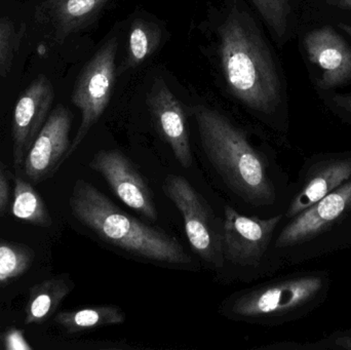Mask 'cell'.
Here are the masks:
<instances>
[{"instance_id": "obj_1", "label": "cell", "mask_w": 351, "mask_h": 350, "mask_svg": "<svg viewBox=\"0 0 351 350\" xmlns=\"http://www.w3.org/2000/svg\"><path fill=\"white\" fill-rule=\"evenodd\" d=\"M202 148L227 186L247 205L284 214L292 185L276 160L252 146L226 116L204 105L192 108Z\"/></svg>"}, {"instance_id": "obj_2", "label": "cell", "mask_w": 351, "mask_h": 350, "mask_svg": "<svg viewBox=\"0 0 351 350\" xmlns=\"http://www.w3.org/2000/svg\"><path fill=\"white\" fill-rule=\"evenodd\" d=\"M72 215L105 244L137 259L168 266H191L179 240L117 207L88 181H76L69 197Z\"/></svg>"}, {"instance_id": "obj_3", "label": "cell", "mask_w": 351, "mask_h": 350, "mask_svg": "<svg viewBox=\"0 0 351 350\" xmlns=\"http://www.w3.org/2000/svg\"><path fill=\"white\" fill-rule=\"evenodd\" d=\"M221 66L235 98L262 114L276 112L282 88L276 64L251 16L231 10L220 28Z\"/></svg>"}, {"instance_id": "obj_4", "label": "cell", "mask_w": 351, "mask_h": 350, "mask_svg": "<svg viewBox=\"0 0 351 350\" xmlns=\"http://www.w3.org/2000/svg\"><path fill=\"white\" fill-rule=\"evenodd\" d=\"M331 285L328 271H297L231 294L219 312L237 322L282 326L319 310L327 301Z\"/></svg>"}, {"instance_id": "obj_5", "label": "cell", "mask_w": 351, "mask_h": 350, "mask_svg": "<svg viewBox=\"0 0 351 350\" xmlns=\"http://www.w3.org/2000/svg\"><path fill=\"white\" fill-rule=\"evenodd\" d=\"M350 248L351 180L282 221L274 242L282 264H302Z\"/></svg>"}, {"instance_id": "obj_6", "label": "cell", "mask_w": 351, "mask_h": 350, "mask_svg": "<svg viewBox=\"0 0 351 350\" xmlns=\"http://www.w3.org/2000/svg\"><path fill=\"white\" fill-rule=\"evenodd\" d=\"M284 214L271 217L245 216L225 207L223 255L225 262L247 268L276 271L282 265L274 249Z\"/></svg>"}, {"instance_id": "obj_7", "label": "cell", "mask_w": 351, "mask_h": 350, "mask_svg": "<svg viewBox=\"0 0 351 350\" xmlns=\"http://www.w3.org/2000/svg\"><path fill=\"white\" fill-rule=\"evenodd\" d=\"M162 190L181 213L193 252L212 268H223V219L217 217L208 201L184 177L169 175Z\"/></svg>"}, {"instance_id": "obj_8", "label": "cell", "mask_w": 351, "mask_h": 350, "mask_svg": "<svg viewBox=\"0 0 351 350\" xmlns=\"http://www.w3.org/2000/svg\"><path fill=\"white\" fill-rule=\"evenodd\" d=\"M117 45V37L109 39L86 64L76 82L71 101L82 112V123L71 142L67 158L80 147L108 106L114 84Z\"/></svg>"}, {"instance_id": "obj_9", "label": "cell", "mask_w": 351, "mask_h": 350, "mask_svg": "<svg viewBox=\"0 0 351 350\" xmlns=\"http://www.w3.org/2000/svg\"><path fill=\"white\" fill-rule=\"evenodd\" d=\"M351 180V150L325 152L309 156L303 162L284 220L291 219Z\"/></svg>"}, {"instance_id": "obj_10", "label": "cell", "mask_w": 351, "mask_h": 350, "mask_svg": "<svg viewBox=\"0 0 351 350\" xmlns=\"http://www.w3.org/2000/svg\"><path fill=\"white\" fill-rule=\"evenodd\" d=\"M90 166L106 180L125 205L150 221L158 220L154 192L123 152L119 149L100 150L93 156Z\"/></svg>"}, {"instance_id": "obj_11", "label": "cell", "mask_w": 351, "mask_h": 350, "mask_svg": "<svg viewBox=\"0 0 351 350\" xmlns=\"http://www.w3.org/2000/svg\"><path fill=\"white\" fill-rule=\"evenodd\" d=\"M55 98L51 80L40 74L24 90L12 115V158L21 168L33 142L47 121Z\"/></svg>"}, {"instance_id": "obj_12", "label": "cell", "mask_w": 351, "mask_h": 350, "mask_svg": "<svg viewBox=\"0 0 351 350\" xmlns=\"http://www.w3.org/2000/svg\"><path fill=\"white\" fill-rule=\"evenodd\" d=\"M71 123V112L63 105L49 113L23 164L25 174L33 182L49 178L67 160Z\"/></svg>"}, {"instance_id": "obj_13", "label": "cell", "mask_w": 351, "mask_h": 350, "mask_svg": "<svg viewBox=\"0 0 351 350\" xmlns=\"http://www.w3.org/2000/svg\"><path fill=\"white\" fill-rule=\"evenodd\" d=\"M148 108L165 141L183 168L193 162L183 107L162 78H156L147 95Z\"/></svg>"}, {"instance_id": "obj_14", "label": "cell", "mask_w": 351, "mask_h": 350, "mask_svg": "<svg viewBox=\"0 0 351 350\" xmlns=\"http://www.w3.org/2000/svg\"><path fill=\"white\" fill-rule=\"evenodd\" d=\"M309 60L323 72L321 86L331 88L351 79V49L330 26L315 29L304 38Z\"/></svg>"}, {"instance_id": "obj_15", "label": "cell", "mask_w": 351, "mask_h": 350, "mask_svg": "<svg viewBox=\"0 0 351 350\" xmlns=\"http://www.w3.org/2000/svg\"><path fill=\"white\" fill-rule=\"evenodd\" d=\"M108 0H43L37 18L47 25L55 40L62 42L90 24Z\"/></svg>"}, {"instance_id": "obj_16", "label": "cell", "mask_w": 351, "mask_h": 350, "mask_svg": "<svg viewBox=\"0 0 351 350\" xmlns=\"http://www.w3.org/2000/svg\"><path fill=\"white\" fill-rule=\"evenodd\" d=\"M73 288L74 283L68 275L51 277L31 288L24 324H40L51 318Z\"/></svg>"}, {"instance_id": "obj_17", "label": "cell", "mask_w": 351, "mask_h": 350, "mask_svg": "<svg viewBox=\"0 0 351 350\" xmlns=\"http://www.w3.org/2000/svg\"><path fill=\"white\" fill-rule=\"evenodd\" d=\"M125 321L127 316L123 310L112 304L62 312L55 318L56 324L68 334H80L104 327L117 326L123 324Z\"/></svg>"}, {"instance_id": "obj_18", "label": "cell", "mask_w": 351, "mask_h": 350, "mask_svg": "<svg viewBox=\"0 0 351 350\" xmlns=\"http://www.w3.org/2000/svg\"><path fill=\"white\" fill-rule=\"evenodd\" d=\"M12 213L16 219L39 226H51V214L34 187L20 177L14 179Z\"/></svg>"}, {"instance_id": "obj_19", "label": "cell", "mask_w": 351, "mask_h": 350, "mask_svg": "<svg viewBox=\"0 0 351 350\" xmlns=\"http://www.w3.org/2000/svg\"><path fill=\"white\" fill-rule=\"evenodd\" d=\"M162 35L158 25L141 18L134 21L130 29L128 57L123 71L146 61L160 47Z\"/></svg>"}, {"instance_id": "obj_20", "label": "cell", "mask_w": 351, "mask_h": 350, "mask_svg": "<svg viewBox=\"0 0 351 350\" xmlns=\"http://www.w3.org/2000/svg\"><path fill=\"white\" fill-rule=\"evenodd\" d=\"M34 258V251L29 247L0 240V286L24 275Z\"/></svg>"}, {"instance_id": "obj_21", "label": "cell", "mask_w": 351, "mask_h": 350, "mask_svg": "<svg viewBox=\"0 0 351 350\" xmlns=\"http://www.w3.org/2000/svg\"><path fill=\"white\" fill-rule=\"evenodd\" d=\"M262 18L278 38H284L288 30L290 0H252Z\"/></svg>"}, {"instance_id": "obj_22", "label": "cell", "mask_w": 351, "mask_h": 350, "mask_svg": "<svg viewBox=\"0 0 351 350\" xmlns=\"http://www.w3.org/2000/svg\"><path fill=\"white\" fill-rule=\"evenodd\" d=\"M18 42L14 26L0 18V73L8 72Z\"/></svg>"}, {"instance_id": "obj_23", "label": "cell", "mask_w": 351, "mask_h": 350, "mask_svg": "<svg viewBox=\"0 0 351 350\" xmlns=\"http://www.w3.org/2000/svg\"><path fill=\"white\" fill-rule=\"evenodd\" d=\"M306 350H351V329L331 333L313 342H306Z\"/></svg>"}, {"instance_id": "obj_24", "label": "cell", "mask_w": 351, "mask_h": 350, "mask_svg": "<svg viewBox=\"0 0 351 350\" xmlns=\"http://www.w3.org/2000/svg\"><path fill=\"white\" fill-rule=\"evenodd\" d=\"M339 27L342 30L346 31L351 37L350 25L340 23ZM334 103H335L336 106H337V108L339 109L340 111L346 113L351 119V95H348V96L336 97V98H334Z\"/></svg>"}, {"instance_id": "obj_25", "label": "cell", "mask_w": 351, "mask_h": 350, "mask_svg": "<svg viewBox=\"0 0 351 350\" xmlns=\"http://www.w3.org/2000/svg\"><path fill=\"white\" fill-rule=\"evenodd\" d=\"M8 203H10V184L3 171L0 168V213L5 212Z\"/></svg>"}, {"instance_id": "obj_26", "label": "cell", "mask_w": 351, "mask_h": 350, "mask_svg": "<svg viewBox=\"0 0 351 350\" xmlns=\"http://www.w3.org/2000/svg\"><path fill=\"white\" fill-rule=\"evenodd\" d=\"M5 349H31V347L27 345L22 334L18 331L8 333L6 335Z\"/></svg>"}, {"instance_id": "obj_27", "label": "cell", "mask_w": 351, "mask_h": 350, "mask_svg": "<svg viewBox=\"0 0 351 350\" xmlns=\"http://www.w3.org/2000/svg\"><path fill=\"white\" fill-rule=\"evenodd\" d=\"M334 3L339 8L351 10V0H334Z\"/></svg>"}]
</instances>
